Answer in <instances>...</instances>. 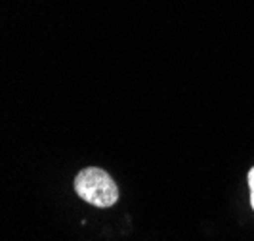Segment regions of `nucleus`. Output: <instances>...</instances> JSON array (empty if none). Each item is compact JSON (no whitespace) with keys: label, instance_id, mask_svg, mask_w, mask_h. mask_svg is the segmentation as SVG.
Listing matches in <instances>:
<instances>
[{"label":"nucleus","instance_id":"obj_1","mask_svg":"<svg viewBox=\"0 0 254 241\" xmlns=\"http://www.w3.org/2000/svg\"><path fill=\"white\" fill-rule=\"evenodd\" d=\"M75 190L80 199L100 209L113 207L119 201V188L115 180L98 166H88L76 174Z\"/></svg>","mask_w":254,"mask_h":241},{"label":"nucleus","instance_id":"obj_2","mask_svg":"<svg viewBox=\"0 0 254 241\" xmlns=\"http://www.w3.org/2000/svg\"><path fill=\"white\" fill-rule=\"evenodd\" d=\"M249 186H251V205H253L254 209V166L251 168V172H249Z\"/></svg>","mask_w":254,"mask_h":241}]
</instances>
